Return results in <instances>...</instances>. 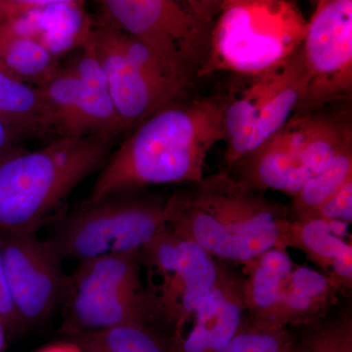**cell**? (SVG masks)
Segmentation results:
<instances>
[{"instance_id":"obj_11","label":"cell","mask_w":352,"mask_h":352,"mask_svg":"<svg viewBox=\"0 0 352 352\" xmlns=\"http://www.w3.org/2000/svg\"><path fill=\"white\" fill-rule=\"evenodd\" d=\"M38 88L57 138L101 136L113 140L124 133L106 78L82 82L66 67L60 66Z\"/></svg>"},{"instance_id":"obj_10","label":"cell","mask_w":352,"mask_h":352,"mask_svg":"<svg viewBox=\"0 0 352 352\" xmlns=\"http://www.w3.org/2000/svg\"><path fill=\"white\" fill-rule=\"evenodd\" d=\"M7 283L25 331L41 325L63 300L67 277L62 258L36 233L0 232Z\"/></svg>"},{"instance_id":"obj_16","label":"cell","mask_w":352,"mask_h":352,"mask_svg":"<svg viewBox=\"0 0 352 352\" xmlns=\"http://www.w3.org/2000/svg\"><path fill=\"white\" fill-rule=\"evenodd\" d=\"M295 267L287 250L264 252L245 265L247 277L243 280L245 320L261 330L277 331L278 309L287 279Z\"/></svg>"},{"instance_id":"obj_2","label":"cell","mask_w":352,"mask_h":352,"mask_svg":"<svg viewBox=\"0 0 352 352\" xmlns=\"http://www.w3.org/2000/svg\"><path fill=\"white\" fill-rule=\"evenodd\" d=\"M190 191L168 198L173 232L217 261L248 263L273 248L291 219L289 206L266 199L228 173L203 178Z\"/></svg>"},{"instance_id":"obj_27","label":"cell","mask_w":352,"mask_h":352,"mask_svg":"<svg viewBox=\"0 0 352 352\" xmlns=\"http://www.w3.org/2000/svg\"><path fill=\"white\" fill-rule=\"evenodd\" d=\"M292 219H319L351 224L352 221V180L316 207L307 208Z\"/></svg>"},{"instance_id":"obj_4","label":"cell","mask_w":352,"mask_h":352,"mask_svg":"<svg viewBox=\"0 0 352 352\" xmlns=\"http://www.w3.org/2000/svg\"><path fill=\"white\" fill-rule=\"evenodd\" d=\"M307 21L288 0H224L198 76L232 72L258 76L300 50Z\"/></svg>"},{"instance_id":"obj_14","label":"cell","mask_w":352,"mask_h":352,"mask_svg":"<svg viewBox=\"0 0 352 352\" xmlns=\"http://www.w3.org/2000/svg\"><path fill=\"white\" fill-rule=\"evenodd\" d=\"M344 222L289 219L280 238L279 249L294 248L318 265L340 292L352 289V244L342 238Z\"/></svg>"},{"instance_id":"obj_20","label":"cell","mask_w":352,"mask_h":352,"mask_svg":"<svg viewBox=\"0 0 352 352\" xmlns=\"http://www.w3.org/2000/svg\"><path fill=\"white\" fill-rule=\"evenodd\" d=\"M307 88V76L300 48L280 68L272 87L264 99L252 135L250 152L288 124L302 104Z\"/></svg>"},{"instance_id":"obj_31","label":"cell","mask_w":352,"mask_h":352,"mask_svg":"<svg viewBox=\"0 0 352 352\" xmlns=\"http://www.w3.org/2000/svg\"><path fill=\"white\" fill-rule=\"evenodd\" d=\"M21 139L0 120V161L9 153L18 148V142Z\"/></svg>"},{"instance_id":"obj_18","label":"cell","mask_w":352,"mask_h":352,"mask_svg":"<svg viewBox=\"0 0 352 352\" xmlns=\"http://www.w3.org/2000/svg\"><path fill=\"white\" fill-rule=\"evenodd\" d=\"M289 124L296 141L298 170L305 184L325 170L342 146L352 139L351 126L339 118L294 115Z\"/></svg>"},{"instance_id":"obj_19","label":"cell","mask_w":352,"mask_h":352,"mask_svg":"<svg viewBox=\"0 0 352 352\" xmlns=\"http://www.w3.org/2000/svg\"><path fill=\"white\" fill-rule=\"evenodd\" d=\"M281 67L261 75L250 76L247 87L226 98L223 140L226 142V162L229 168L249 154L264 99Z\"/></svg>"},{"instance_id":"obj_13","label":"cell","mask_w":352,"mask_h":352,"mask_svg":"<svg viewBox=\"0 0 352 352\" xmlns=\"http://www.w3.org/2000/svg\"><path fill=\"white\" fill-rule=\"evenodd\" d=\"M242 282L219 266L217 286L192 316L189 332L173 340V352L223 351L244 320Z\"/></svg>"},{"instance_id":"obj_29","label":"cell","mask_w":352,"mask_h":352,"mask_svg":"<svg viewBox=\"0 0 352 352\" xmlns=\"http://www.w3.org/2000/svg\"><path fill=\"white\" fill-rule=\"evenodd\" d=\"M0 318L6 325L9 339L18 337L25 332V329L14 307L12 298L9 291L1 250H0Z\"/></svg>"},{"instance_id":"obj_21","label":"cell","mask_w":352,"mask_h":352,"mask_svg":"<svg viewBox=\"0 0 352 352\" xmlns=\"http://www.w3.org/2000/svg\"><path fill=\"white\" fill-rule=\"evenodd\" d=\"M60 59L38 39L10 25H0V71L7 76L41 87L59 69Z\"/></svg>"},{"instance_id":"obj_17","label":"cell","mask_w":352,"mask_h":352,"mask_svg":"<svg viewBox=\"0 0 352 352\" xmlns=\"http://www.w3.org/2000/svg\"><path fill=\"white\" fill-rule=\"evenodd\" d=\"M340 289L324 273L295 266L285 283L276 318L278 330L311 326L327 317Z\"/></svg>"},{"instance_id":"obj_8","label":"cell","mask_w":352,"mask_h":352,"mask_svg":"<svg viewBox=\"0 0 352 352\" xmlns=\"http://www.w3.org/2000/svg\"><path fill=\"white\" fill-rule=\"evenodd\" d=\"M101 20L147 45L187 87L208 50L210 30L178 0H99Z\"/></svg>"},{"instance_id":"obj_26","label":"cell","mask_w":352,"mask_h":352,"mask_svg":"<svg viewBox=\"0 0 352 352\" xmlns=\"http://www.w3.org/2000/svg\"><path fill=\"white\" fill-rule=\"evenodd\" d=\"M293 338L289 329L268 331L243 320L240 329L221 352H283Z\"/></svg>"},{"instance_id":"obj_5","label":"cell","mask_w":352,"mask_h":352,"mask_svg":"<svg viewBox=\"0 0 352 352\" xmlns=\"http://www.w3.org/2000/svg\"><path fill=\"white\" fill-rule=\"evenodd\" d=\"M141 270L140 252L78 261L73 275L67 277L65 333L69 337L126 324L161 325Z\"/></svg>"},{"instance_id":"obj_28","label":"cell","mask_w":352,"mask_h":352,"mask_svg":"<svg viewBox=\"0 0 352 352\" xmlns=\"http://www.w3.org/2000/svg\"><path fill=\"white\" fill-rule=\"evenodd\" d=\"M85 0H0V25L51 6H82Z\"/></svg>"},{"instance_id":"obj_3","label":"cell","mask_w":352,"mask_h":352,"mask_svg":"<svg viewBox=\"0 0 352 352\" xmlns=\"http://www.w3.org/2000/svg\"><path fill=\"white\" fill-rule=\"evenodd\" d=\"M113 139L59 138L0 161V232L36 233L85 178L104 166Z\"/></svg>"},{"instance_id":"obj_32","label":"cell","mask_w":352,"mask_h":352,"mask_svg":"<svg viewBox=\"0 0 352 352\" xmlns=\"http://www.w3.org/2000/svg\"><path fill=\"white\" fill-rule=\"evenodd\" d=\"M36 352H82V349H80L75 342H72L71 340L69 342H54V344H48L41 347Z\"/></svg>"},{"instance_id":"obj_23","label":"cell","mask_w":352,"mask_h":352,"mask_svg":"<svg viewBox=\"0 0 352 352\" xmlns=\"http://www.w3.org/2000/svg\"><path fill=\"white\" fill-rule=\"evenodd\" d=\"M82 352H173V336L156 324H126L69 336Z\"/></svg>"},{"instance_id":"obj_35","label":"cell","mask_w":352,"mask_h":352,"mask_svg":"<svg viewBox=\"0 0 352 352\" xmlns=\"http://www.w3.org/2000/svg\"><path fill=\"white\" fill-rule=\"evenodd\" d=\"M314 1H317V0H314Z\"/></svg>"},{"instance_id":"obj_15","label":"cell","mask_w":352,"mask_h":352,"mask_svg":"<svg viewBox=\"0 0 352 352\" xmlns=\"http://www.w3.org/2000/svg\"><path fill=\"white\" fill-rule=\"evenodd\" d=\"M230 168L234 177L252 188L275 190L293 198L305 182L298 170V154L289 122Z\"/></svg>"},{"instance_id":"obj_24","label":"cell","mask_w":352,"mask_h":352,"mask_svg":"<svg viewBox=\"0 0 352 352\" xmlns=\"http://www.w3.org/2000/svg\"><path fill=\"white\" fill-rule=\"evenodd\" d=\"M352 180V139L342 146L331 164L312 177L292 199L291 219L307 208L316 207Z\"/></svg>"},{"instance_id":"obj_12","label":"cell","mask_w":352,"mask_h":352,"mask_svg":"<svg viewBox=\"0 0 352 352\" xmlns=\"http://www.w3.org/2000/svg\"><path fill=\"white\" fill-rule=\"evenodd\" d=\"M88 41L105 72L122 131H132L157 111L184 101L160 87L126 56L112 25L101 20L92 27Z\"/></svg>"},{"instance_id":"obj_9","label":"cell","mask_w":352,"mask_h":352,"mask_svg":"<svg viewBox=\"0 0 352 352\" xmlns=\"http://www.w3.org/2000/svg\"><path fill=\"white\" fill-rule=\"evenodd\" d=\"M300 54L307 76L296 115L349 98L352 89V0H317Z\"/></svg>"},{"instance_id":"obj_22","label":"cell","mask_w":352,"mask_h":352,"mask_svg":"<svg viewBox=\"0 0 352 352\" xmlns=\"http://www.w3.org/2000/svg\"><path fill=\"white\" fill-rule=\"evenodd\" d=\"M0 120L21 140L52 135V122L36 87L19 82L0 71Z\"/></svg>"},{"instance_id":"obj_1","label":"cell","mask_w":352,"mask_h":352,"mask_svg":"<svg viewBox=\"0 0 352 352\" xmlns=\"http://www.w3.org/2000/svg\"><path fill=\"white\" fill-rule=\"evenodd\" d=\"M226 98L178 102L136 126L104 164L87 203L151 184L200 182L208 152L224 139Z\"/></svg>"},{"instance_id":"obj_30","label":"cell","mask_w":352,"mask_h":352,"mask_svg":"<svg viewBox=\"0 0 352 352\" xmlns=\"http://www.w3.org/2000/svg\"><path fill=\"white\" fill-rule=\"evenodd\" d=\"M204 27L212 30L224 0H178Z\"/></svg>"},{"instance_id":"obj_34","label":"cell","mask_w":352,"mask_h":352,"mask_svg":"<svg viewBox=\"0 0 352 352\" xmlns=\"http://www.w3.org/2000/svg\"><path fill=\"white\" fill-rule=\"evenodd\" d=\"M283 352H305L303 351V347L302 344V342H298L294 339V337L292 338V340H289V344H287L286 349H284Z\"/></svg>"},{"instance_id":"obj_7","label":"cell","mask_w":352,"mask_h":352,"mask_svg":"<svg viewBox=\"0 0 352 352\" xmlns=\"http://www.w3.org/2000/svg\"><path fill=\"white\" fill-rule=\"evenodd\" d=\"M148 273V295L162 325L173 340L182 337L219 279V261L192 241L164 226L140 251Z\"/></svg>"},{"instance_id":"obj_33","label":"cell","mask_w":352,"mask_h":352,"mask_svg":"<svg viewBox=\"0 0 352 352\" xmlns=\"http://www.w3.org/2000/svg\"><path fill=\"white\" fill-rule=\"evenodd\" d=\"M8 339V333H7L6 325H4L3 321L0 318V352L6 351L7 340Z\"/></svg>"},{"instance_id":"obj_6","label":"cell","mask_w":352,"mask_h":352,"mask_svg":"<svg viewBox=\"0 0 352 352\" xmlns=\"http://www.w3.org/2000/svg\"><path fill=\"white\" fill-rule=\"evenodd\" d=\"M170 219L166 201L120 198L87 203L69 214L47 241L62 258L78 261L140 252Z\"/></svg>"},{"instance_id":"obj_25","label":"cell","mask_w":352,"mask_h":352,"mask_svg":"<svg viewBox=\"0 0 352 352\" xmlns=\"http://www.w3.org/2000/svg\"><path fill=\"white\" fill-rule=\"evenodd\" d=\"M302 342L305 352H352V315L349 308L308 326Z\"/></svg>"}]
</instances>
